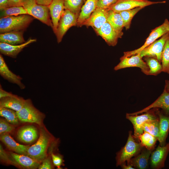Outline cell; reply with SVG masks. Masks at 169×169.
Wrapping results in <instances>:
<instances>
[{"label": "cell", "mask_w": 169, "mask_h": 169, "mask_svg": "<svg viewBox=\"0 0 169 169\" xmlns=\"http://www.w3.org/2000/svg\"><path fill=\"white\" fill-rule=\"evenodd\" d=\"M168 30L169 31V24H168Z\"/></svg>", "instance_id": "cell-47"}, {"label": "cell", "mask_w": 169, "mask_h": 169, "mask_svg": "<svg viewBox=\"0 0 169 169\" xmlns=\"http://www.w3.org/2000/svg\"><path fill=\"white\" fill-rule=\"evenodd\" d=\"M94 30L109 46H114L116 45L118 39L121 38L119 34L107 22L99 28Z\"/></svg>", "instance_id": "cell-16"}, {"label": "cell", "mask_w": 169, "mask_h": 169, "mask_svg": "<svg viewBox=\"0 0 169 169\" xmlns=\"http://www.w3.org/2000/svg\"><path fill=\"white\" fill-rule=\"evenodd\" d=\"M0 115L12 124L17 125L19 124V121L16 111L12 109L0 107Z\"/></svg>", "instance_id": "cell-31"}, {"label": "cell", "mask_w": 169, "mask_h": 169, "mask_svg": "<svg viewBox=\"0 0 169 169\" xmlns=\"http://www.w3.org/2000/svg\"><path fill=\"white\" fill-rule=\"evenodd\" d=\"M22 6L28 14L53 28V25L50 18L48 6L39 4L35 0H24Z\"/></svg>", "instance_id": "cell-4"}, {"label": "cell", "mask_w": 169, "mask_h": 169, "mask_svg": "<svg viewBox=\"0 0 169 169\" xmlns=\"http://www.w3.org/2000/svg\"><path fill=\"white\" fill-rule=\"evenodd\" d=\"M145 113L140 115H133L129 113L126 114V118L133 125L134 129L133 136L135 138L138 139L139 136L143 133L142 127L145 122L158 118L156 112V114H155L154 112L149 110Z\"/></svg>", "instance_id": "cell-8"}, {"label": "cell", "mask_w": 169, "mask_h": 169, "mask_svg": "<svg viewBox=\"0 0 169 169\" xmlns=\"http://www.w3.org/2000/svg\"><path fill=\"white\" fill-rule=\"evenodd\" d=\"M33 18L25 14L0 18V33L12 31H24L32 22Z\"/></svg>", "instance_id": "cell-2"}, {"label": "cell", "mask_w": 169, "mask_h": 169, "mask_svg": "<svg viewBox=\"0 0 169 169\" xmlns=\"http://www.w3.org/2000/svg\"><path fill=\"white\" fill-rule=\"evenodd\" d=\"M39 165L38 169H52L54 168L52 158L51 156H48L44 159Z\"/></svg>", "instance_id": "cell-38"}, {"label": "cell", "mask_w": 169, "mask_h": 169, "mask_svg": "<svg viewBox=\"0 0 169 169\" xmlns=\"http://www.w3.org/2000/svg\"><path fill=\"white\" fill-rule=\"evenodd\" d=\"M0 159L2 162L6 164H10L8 152L5 151L1 144H0Z\"/></svg>", "instance_id": "cell-40"}, {"label": "cell", "mask_w": 169, "mask_h": 169, "mask_svg": "<svg viewBox=\"0 0 169 169\" xmlns=\"http://www.w3.org/2000/svg\"><path fill=\"white\" fill-rule=\"evenodd\" d=\"M37 127L32 125H27L20 127L17 132V137L20 142L26 144L34 142L38 138Z\"/></svg>", "instance_id": "cell-15"}, {"label": "cell", "mask_w": 169, "mask_h": 169, "mask_svg": "<svg viewBox=\"0 0 169 169\" xmlns=\"http://www.w3.org/2000/svg\"><path fill=\"white\" fill-rule=\"evenodd\" d=\"M0 74L4 79L18 85L21 89L25 88L22 82V78L13 73L9 69L2 55H0Z\"/></svg>", "instance_id": "cell-21"}, {"label": "cell", "mask_w": 169, "mask_h": 169, "mask_svg": "<svg viewBox=\"0 0 169 169\" xmlns=\"http://www.w3.org/2000/svg\"><path fill=\"white\" fill-rule=\"evenodd\" d=\"M84 1V0H64L65 9L79 15Z\"/></svg>", "instance_id": "cell-34"}, {"label": "cell", "mask_w": 169, "mask_h": 169, "mask_svg": "<svg viewBox=\"0 0 169 169\" xmlns=\"http://www.w3.org/2000/svg\"><path fill=\"white\" fill-rule=\"evenodd\" d=\"M152 151V150L145 148L141 150L140 153L127 162V163L130 164L135 169H146L148 166L149 161Z\"/></svg>", "instance_id": "cell-22"}, {"label": "cell", "mask_w": 169, "mask_h": 169, "mask_svg": "<svg viewBox=\"0 0 169 169\" xmlns=\"http://www.w3.org/2000/svg\"><path fill=\"white\" fill-rule=\"evenodd\" d=\"M143 57L149 69V75H156L162 71V65L156 58L150 56Z\"/></svg>", "instance_id": "cell-28"}, {"label": "cell", "mask_w": 169, "mask_h": 169, "mask_svg": "<svg viewBox=\"0 0 169 169\" xmlns=\"http://www.w3.org/2000/svg\"><path fill=\"white\" fill-rule=\"evenodd\" d=\"M39 128L38 140L28 148L26 155L41 163L48 156V148L54 140L52 136L43 125L40 126Z\"/></svg>", "instance_id": "cell-1"}, {"label": "cell", "mask_w": 169, "mask_h": 169, "mask_svg": "<svg viewBox=\"0 0 169 169\" xmlns=\"http://www.w3.org/2000/svg\"><path fill=\"white\" fill-rule=\"evenodd\" d=\"M120 60V62L114 68L115 70L127 68L136 67L140 68L141 71L145 74L149 75V68L140 54L128 57L122 56Z\"/></svg>", "instance_id": "cell-10"}, {"label": "cell", "mask_w": 169, "mask_h": 169, "mask_svg": "<svg viewBox=\"0 0 169 169\" xmlns=\"http://www.w3.org/2000/svg\"><path fill=\"white\" fill-rule=\"evenodd\" d=\"M117 0H98L97 8L108 9Z\"/></svg>", "instance_id": "cell-39"}, {"label": "cell", "mask_w": 169, "mask_h": 169, "mask_svg": "<svg viewBox=\"0 0 169 169\" xmlns=\"http://www.w3.org/2000/svg\"><path fill=\"white\" fill-rule=\"evenodd\" d=\"M143 8L141 7H138L131 9L123 11L119 13L122 18L124 27L126 29L130 28L131 20L134 16Z\"/></svg>", "instance_id": "cell-32"}, {"label": "cell", "mask_w": 169, "mask_h": 169, "mask_svg": "<svg viewBox=\"0 0 169 169\" xmlns=\"http://www.w3.org/2000/svg\"><path fill=\"white\" fill-rule=\"evenodd\" d=\"M98 0H86L82 6L77 20V25L81 26L97 8Z\"/></svg>", "instance_id": "cell-25"}, {"label": "cell", "mask_w": 169, "mask_h": 169, "mask_svg": "<svg viewBox=\"0 0 169 169\" xmlns=\"http://www.w3.org/2000/svg\"><path fill=\"white\" fill-rule=\"evenodd\" d=\"M161 62L162 72L169 74V36L166 41L163 48Z\"/></svg>", "instance_id": "cell-35"}, {"label": "cell", "mask_w": 169, "mask_h": 169, "mask_svg": "<svg viewBox=\"0 0 169 169\" xmlns=\"http://www.w3.org/2000/svg\"><path fill=\"white\" fill-rule=\"evenodd\" d=\"M36 41V39H30L23 44L15 45L0 42V53L5 55L15 58L23 48Z\"/></svg>", "instance_id": "cell-19"}, {"label": "cell", "mask_w": 169, "mask_h": 169, "mask_svg": "<svg viewBox=\"0 0 169 169\" xmlns=\"http://www.w3.org/2000/svg\"><path fill=\"white\" fill-rule=\"evenodd\" d=\"M53 149L52 148L49 149V153H50L53 164L58 169H61V166L64 165L63 156L59 154L54 153Z\"/></svg>", "instance_id": "cell-37"}, {"label": "cell", "mask_w": 169, "mask_h": 169, "mask_svg": "<svg viewBox=\"0 0 169 169\" xmlns=\"http://www.w3.org/2000/svg\"><path fill=\"white\" fill-rule=\"evenodd\" d=\"M10 164L24 169H36L40 163L29 156L11 151L8 152Z\"/></svg>", "instance_id": "cell-11"}, {"label": "cell", "mask_w": 169, "mask_h": 169, "mask_svg": "<svg viewBox=\"0 0 169 169\" xmlns=\"http://www.w3.org/2000/svg\"><path fill=\"white\" fill-rule=\"evenodd\" d=\"M169 36V32L164 34L159 39L156 40L139 54L142 58L145 56L151 57L161 62L163 50Z\"/></svg>", "instance_id": "cell-12"}, {"label": "cell", "mask_w": 169, "mask_h": 169, "mask_svg": "<svg viewBox=\"0 0 169 169\" xmlns=\"http://www.w3.org/2000/svg\"><path fill=\"white\" fill-rule=\"evenodd\" d=\"M156 108H161L165 114L169 115V92L164 90L161 95L150 105L141 110L129 114L133 115H137Z\"/></svg>", "instance_id": "cell-17"}, {"label": "cell", "mask_w": 169, "mask_h": 169, "mask_svg": "<svg viewBox=\"0 0 169 169\" xmlns=\"http://www.w3.org/2000/svg\"><path fill=\"white\" fill-rule=\"evenodd\" d=\"M79 15L67 9L63 12L59 23L56 34L57 41L60 42L68 30L77 24Z\"/></svg>", "instance_id": "cell-6"}, {"label": "cell", "mask_w": 169, "mask_h": 169, "mask_svg": "<svg viewBox=\"0 0 169 169\" xmlns=\"http://www.w3.org/2000/svg\"><path fill=\"white\" fill-rule=\"evenodd\" d=\"M19 121L42 125L44 115L35 108L30 99L26 100L23 108L16 112Z\"/></svg>", "instance_id": "cell-5"}, {"label": "cell", "mask_w": 169, "mask_h": 169, "mask_svg": "<svg viewBox=\"0 0 169 169\" xmlns=\"http://www.w3.org/2000/svg\"><path fill=\"white\" fill-rule=\"evenodd\" d=\"M138 139L143 147L151 150L154 149L157 140L156 137L145 131L139 136Z\"/></svg>", "instance_id": "cell-29"}, {"label": "cell", "mask_w": 169, "mask_h": 169, "mask_svg": "<svg viewBox=\"0 0 169 169\" xmlns=\"http://www.w3.org/2000/svg\"><path fill=\"white\" fill-rule=\"evenodd\" d=\"M23 31H12L0 33V42L11 45H18L26 41L23 37Z\"/></svg>", "instance_id": "cell-26"}, {"label": "cell", "mask_w": 169, "mask_h": 169, "mask_svg": "<svg viewBox=\"0 0 169 169\" xmlns=\"http://www.w3.org/2000/svg\"><path fill=\"white\" fill-rule=\"evenodd\" d=\"M53 0H35L37 3L40 5L49 6Z\"/></svg>", "instance_id": "cell-43"}, {"label": "cell", "mask_w": 169, "mask_h": 169, "mask_svg": "<svg viewBox=\"0 0 169 169\" xmlns=\"http://www.w3.org/2000/svg\"><path fill=\"white\" fill-rule=\"evenodd\" d=\"M107 22L121 38L123 35L122 30L124 27L122 18L120 13L108 10Z\"/></svg>", "instance_id": "cell-27"}, {"label": "cell", "mask_w": 169, "mask_h": 169, "mask_svg": "<svg viewBox=\"0 0 169 169\" xmlns=\"http://www.w3.org/2000/svg\"><path fill=\"white\" fill-rule=\"evenodd\" d=\"M28 14L22 6L9 7L0 10V18L12 16Z\"/></svg>", "instance_id": "cell-33"}, {"label": "cell", "mask_w": 169, "mask_h": 169, "mask_svg": "<svg viewBox=\"0 0 169 169\" xmlns=\"http://www.w3.org/2000/svg\"><path fill=\"white\" fill-rule=\"evenodd\" d=\"M169 24L168 20L166 19H165L164 22L161 25L152 30L142 46L134 50L124 52L122 56L128 57L139 53L142 50L152 43L157 39L169 32L168 29Z\"/></svg>", "instance_id": "cell-7"}, {"label": "cell", "mask_w": 169, "mask_h": 169, "mask_svg": "<svg viewBox=\"0 0 169 169\" xmlns=\"http://www.w3.org/2000/svg\"><path fill=\"white\" fill-rule=\"evenodd\" d=\"M165 1L154 2L148 0H117L108 9L117 13L138 7H144L153 4L165 3Z\"/></svg>", "instance_id": "cell-9"}, {"label": "cell", "mask_w": 169, "mask_h": 169, "mask_svg": "<svg viewBox=\"0 0 169 169\" xmlns=\"http://www.w3.org/2000/svg\"><path fill=\"white\" fill-rule=\"evenodd\" d=\"M108 12V9L97 8L81 26H91L94 29L99 28L107 22Z\"/></svg>", "instance_id": "cell-14"}, {"label": "cell", "mask_w": 169, "mask_h": 169, "mask_svg": "<svg viewBox=\"0 0 169 169\" xmlns=\"http://www.w3.org/2000/svg\"><path fill=\"white\" fill-rule=\"evenodd\" d=\"M142 129L143 131L149 133L158 139L159 131V117L156 119L149 120L145 122L143 125Z\"/></svg>", "instance_id": "cell-30"}, {"label": "cell", "mask_w": 169, "mask_h": 169, "mask_svg": "<svg viewBox=\"0 0 169 169\" xmlns=\"http://www.w3.org/2000/svg\"><path fill=\"white\" fill-rule=\"evenodd\" d=\"M156 112L159 119V135L157 140L159 145L163 146L166 144V140L169 131V115H165L159 111L157 110Z\"/></svg>", "instance_id": "cell-23"}, {"label": "cell", "mask_w": 169, "mask_h": 169, "mask_svg": "<svg viewBox=\"0 0 169 169\" xmlns=\"http://www.w3.org/2000/svg\"><path fill=\"white\" fill-rule=\"evenodd\" d=\"M13 94L11 93L8 92L3 90L0 85V99L2 98L8 96H11L13 95Z\"/></svg>", "instance_id": "cell-42"}, {"label": "cell", "mask_w": 169, "mask_h": 169, "mask_svg": "<svg viewBox=\"0 0 169 169\" xmlns=\"http://www.w3.org/2000/svg\"><path fill=\"white\" fill-rule=\"evenodd\" d=\"M48 7L53 25L52 29L55 34L59 22L65 9L64 0H53Z\"/></svg>", "instance_id": "cell-18"}, {"label": "cell", "mask_w": 169, "mask_h": 169, "mask_svg": "<svg viewBox=\"0 0 169 169\" xmlns=\"http://www.w3.org/2000/svg\"><path fill=\"white\" fill-rule=\"evenodd\" d=\"M86 0H84V2H85L86 1Z\"/></svg>", "instance_id": "cell-48"}, {"label": "cell", "mask_w": 169, "mask_h": 169, "mask_svg": "<svg viewBox=\"0 0 169 169\" xmlns=\"http://www.w3.org/2000/svg\"><path fill=\"white\" fill-rule=\"evenodd\" d=\"M24 0H9L7 6V7L22 6Z\"/></svg>", "instance_id": "cell-41"}, {"label": "cell", "mask_w": 169, "mask_h": 169, "mask_svg": "<svg viewBox=\"0 0 169 169\" xmlns=\"http://www.w3.org/2000/svg\"><path fill=\"white\" fill-rule=\"evenodd\" d=\"M1 141L10 151L16 153L26 155L27 152L30 146L24 145L17 143L9 134L0 135Z\"/></svg>", "instance_id": "cell-20"}, {"label": "cell", "mask_w": 169, "mask_h": 169, "mask_svg": "<svg viewBox=\"0 0 169 169\" xmlns=\"http://www.w3.org/2000/svg\"><path fill=\"white\" fill-rule=\"evenodd\" d=\"M13 125L9 123L6 119L0 118V134H9L13 132L15 127Z\"/></svg>", "instance_id": "cell-36"}, {"label": "cell", "mask_w": 169, "mask_h": 169, "mask_svg": "<svg viewBox=\"0 0 169 169\" xmlns=\"http://www.w3.org/2000/svg\"><path fill=\"white\" fill-rule=\"evenodd\" d=\"M164 90L169 92V80H166Z\"/></svg>", "instance_id": "cell-46"}, {"label": "cell", "mask_w": 169, "mask_h": 169, "mask_svg": "<svg viewBox=\"0 0 169 169\" xmlns=\"http://www.w3.org/2000/svg\"><path fill=\"white\" fill-rule=\"evenodd\" d=\"M9 0H0V10H2L7 7Z\"/></svg>", "instance_id": "cell-44"}, {"label": "cell", "mask_w": 169, "mask_h": 169, "mask_svg": "<svg viewBox=\"0 0 169 169\" xmlns=\"http://www.w3.org/2000/svg\"><path fill=\"white\" fill-rule=\"evenodd\" d=\"M169 152V142L163 146L159 145L151 153L150 157L151 167L154 169L163 168Z\"/></svg>", "instance_id": "cell-13"}, {"label": "cell", "mask_w": 169, "mask_h": 169, "mask_svg": "<svg viewBox=\"0 0 169 169\" xmlns=\"http://www.w3.org/2000/svg\"><path fill=\"white\" fill-rule=\"evenodd\" d=\"M143 146L140 142L135 139L132 132L130 131L125 145L116 153V156L117 166L128 161L131 158L138 155L142 149Z\"/></svg>", "instance_id": "cell-3"}, {"label": "cell", "mask_w": 169, "mask_h": 169, "mask_svg": "<svg viewBox=\"0 0 169 169\" xmlns=\"http://www.w3.org/2000/svg\"><path fill=\"white\" fill-rule=\"evenodd\" d=\"M123 169H135L134 167L129 164L126 163V162L122 163L120 166Z\"/></svg>", "instance_id": "cell-45"}, {"label": "cell", "mask_w": 169, "mask_h": 169, "mask_svg": "<svg viewBox=\"0 0 169 169\" xmlns=\"http://www.w3.org/2000/svg\"><path fill=\"white\" fill-rule=\"evenodd\" d=\"M0 99V107L9 108L16 112L23 108L26 101L22 97L14 95Z\"/></svg>", "instance_id": "cell-24"}]
</instances>
